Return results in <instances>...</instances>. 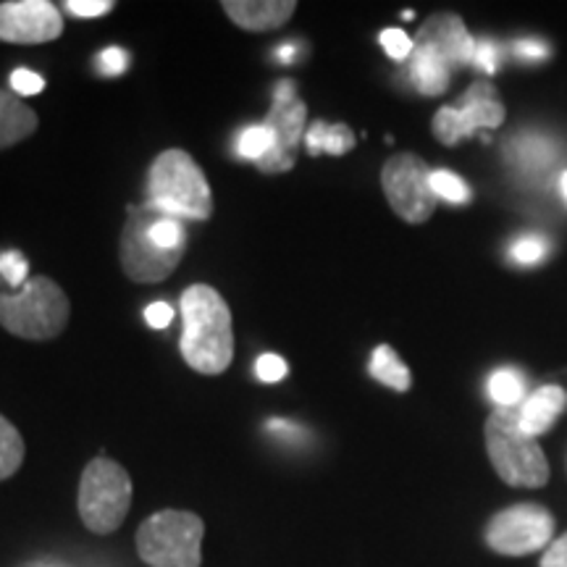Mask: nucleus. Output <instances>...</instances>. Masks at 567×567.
Returning <instances> with one entry per match:
<instances>
[{"mask_svg":"<svg viewBox=\"0 0 567 567\" xmlns=\"http://www.w3.org/2000/svg\"><path fill=\"white\" fill-rule=\"evenodd\" d=\"M221 9L245 32H271L295 17V0H224Z\"/></svg>","mask_w":567,"mask_h":567,"instance_id":"14","label":"nucleus"},{"mask_svg":"<svg viewBox=\"0 0 567 567\" xmlns=\"http://www.w3.org/2000/svg\"><path fill=\"white\" fill-rule=\"evenodd\" d=\"M27 274H30V264L19 250L0 252V276H3L6 284L21 289L27 284Z\"/></svg>","mask_w":567,"mask_h":567,"instance_id":"25","label":"nucleus"},{"mask_svg":"<svg viewBox=\"0 0 567 567\" xmlns=\"http://www.w3.org/2000/svg\"><path fill=\"white\" fill-rule=\"evenodd\" d=\"M431 189H434L436 200H444L450 205H465L471 200V187H467L463 176L446 172V168L431 172Z\"/></svg>","mask_w":567,"mask_h":567,"instance_id":"23","label":"nucleus"},{"mask_svg":"<svg viewBox=\"0 0 567 567\" xmlns=\"http://www.w3.org/2000/svg\"><path fill=\"white\" fill-rule=\"evenodd\" d=\"M559 189H563V195H565V200H567V172L563 174V179H559Z\"/></svg>","mask_w":567,"mask_h":567,"instance_id":"36","label":"nucleus"},{"mask_svg":"<svg viewBox=\"0 0 567 567\" xmlns=\"http://www.w3.org/2000/svg\"><path fill=\"white\" fill-rule=\"evenodd\" d=\"M486 389L496 408H520L526 400V375L515 368H499L488 375Z\"/></svg>","mask_w":567,"mask_h":567,"instance_id":"20","label":"nucleus"},{"mask_svg":"<svg viewBox=\"0 0 567 567\" xmlns=\"http://www.w3.org/2000/svg\"><path fill=\"white\" fill-rule=\"evenodd\" d=\"M502 63V45L494 40H476V55H473V66H478L486 74H494Z\"/></svg>","mask_w":567,"mask_h":567,"instance_id":"27","label":"nucleus"},{"mask_svg":"<svg viewBox=\"0 0 567 567\" xmlns=\"http://www.w3.org/2000/svg\"><path fill=\"white\" fill-rule=\"evenodd\" d=\"M538 567H567V534L557 536L555 542L544 549V557Z\"/></svg>","mask_w":567,"mask_h":567,"instance_id":"34","label":"nucleus"},{"mask_svg":"<svg viewBox=\"0 0 567 567\" xmlns=\"http://www.w3.org/2000/svg\"><path fill=\"white\" fill-rule=\"evenodd\" d=\"M255 373H258V379L266 381V384H276V381H281L284 375L289 373V365L287 360L279 358V354L268 352L258 358V363H255Z\"/></svg>","mask_w":567,"mask_h":567,"instance_id":"28","label":"nucleus"},{"mask_svg":"<svg viewBox=\"0 0 567 567\" xmlns=\"http://www.w3.org/2000/svg\"><path fill=\"white\" fill-rule=\"evenodd\" d=\"M408 74L413 87L421 92V95H442V92L450 87L452 80V66L444 59H439L436 53H431L429 48L415 45L413 55L408 61Z\"/></svg>","mask_w":567,"mask_h":567,"instance_id":"17","label":"nucleus"},{"mask_svg":"<svg viewBox=\"0 0 567 567\" xmlns=\"http://www.w3.org/2000/svg\"><path fill=\"white\" fill-rule=\"evenodd\" d=\"M174 321V308L168 302H151L145 308V323L151 326V329H168Z\"/></svg>","mask_w":567,"mask_h":567,"instance_id":"33","label":"nucleus"},{"mask_svg":"<svg viewBox=\"0 0 567 567\" xmlns=\"http://www.w3.org/2000/svg\"><path fill=\"white\" fill-rule=\"evenodd\" d=\"M567 408V392L563 386L547 384L538 386L534 394H528L523 400V405L517 408V425H520L523 434L538 439L542 434L555 425V421L563 415Z\"/></svg>","mask_w":567,"mask_h":567,"instance_id":"15","label":"nucleus"},{"mask_svg":"<svg viewBox=\"0 0 567 567\" xmlns=\"http://www.w3.org/2000/svg\"><path fill=\"white\" fill-rule=\"evenodd\" d=\"M513 51H515L517 59H523V61H544V59H549V45L544 40H538V38L515 40Z\"/></svg>","mask_w":567,"mask_h":567,"instance_id":"32","label":"nucleus"},{"mask_svg":"<svg viewBox=\"0 0 567 567\" xmlns=\"http://www.w3.org/2000/svg\"><path fill=\"white\" fill-rule=\"evenodd\" d=\"M71 305L48 276H32L19 292H0V326L19 339L48 342L69 326Z\"/></svg>","mask_w":567,"mask_h":567,"instance_id":"3","label":"nucleus"},{"mask_svg":"<svg viewBox=\"0 0 567 567\" xmlns=\"http://www.w3.org/2000/svg\"><path fill=\"white\" fill-rule=\"evenodd\" d=\"M63 34V17L48 0L0 3V40L11 45H42Z\"/></svg>","mask_w":567,"mask_h":567,"instance_id":"12","label":"nucleus"},{"mask_svg":"<svg viewBox=\"0 0 567 567\" xmlns=\"http://www.w3.org/2000/svg\"><path fill=\"white\" fill-rule=\"evenodd\" d=\"M63 9L80 19H97L113 11V0H66Z\"/></svg>","mask_w":567,"mask_h":567,"instance_id":"30","label":"nucleus"},{"mask_svg":"<svg viewBox=\"0 0 567 567\" xmlns=\"http://www.w3.org/2000/svg\"><path fill=\"white\" fill-rule=\"evenodd\" d=\"M205 523L187 509H163L137 528L140 559L151 567H200Z\"/></svg>","mask_w":567,"mask_h":567,"instance_id":"5","label":"nucleus"},{"mask_svg":"<svg viewBox=\"0 0 567 567\" xmlns=\"http://www.w3.org/2000/svg\"><path fill=\"white\" fill-rule=\"evenodd\" d=\"M153 213L155 208L147 200L132 205L130 218H126L122 231V245H118L124 274L137 284H158L168 279L184 258V250H163V247L153 243Z\"/></svg>","mask_w":567,"mask_h":567,"instance_id":"7","label":"nucleus"},{"mask_svg":"<svg viewBox=\"0 0 567 567\" xmlns=\"http://www.w3.org/2000/svg\"><path fill=\"white\" fill-rule=\"evenodd\" d=\"M126 66H130V53L122 51V48H105V51L97 55V69L105 76H118L124 74Z\"/></svg>","mask_w":567,"mask_h":567,"instance_id":"31","label":"nucleus"},{"mask_svg":"<svg viewBox=\"0 0 567 567\" xmlns=\"http://www.w3.org/2000/svg\"><path fill=\"white\" fill-rule=\"evenodd\" d=\"M555 542V517L542 505H513L496 513L486 526V544L496 555L526 557Z\"/></svg>","mask_w":567,"mask_h":567,"instance_id":"9","label":"nucleus"},{"mask_svg":"<svg viewBox=\"0 0 567 567\" xmlns=\"http://www.w3.org/2000/svg\"><path fill=\"white\" fill-rule=\"evenodd\" d=\"M415 45L429 48L431 53L450 63L452 71L473 63V55H476V40L457 13H436L425 19L417 30Z\"/></svg>","mask_w":567,"mask_h":567,"instance_id":"13","label":"nucleus"},{"mask_svg":"<svg viewBox=\"0 0 567 567\" xmlns=\"http://www.w3.org/2000/svg\"><path fill=\"white\" fill-rule=\"evenodd\" d=\"M184 334L179 339L182 358L193 371L218 375L234 360L231 310L218 289L193 284L182 292Z\"/></svg>","mask_w":567,"mask_h":567,"instance_id":"1","label":"nucleus"},{"mask_svg":"<svg viewBox=\"0 0 567 567\" xmlns=\"http://www.w3.org/2000/svg\"><path fill=\"white\" fill-rule=\"evenodd\" d=\"M502 122H505V105L496 97L494 84L473 82L465 90L460 105L439 109L431 130H434L442 145L452 147L481 130H496V126H502Z\"/></svg>","mask_w":567,"mask_h":567,"instance_id":"10","label":"nucleus"},{"mask_svg":"<svg viewBox=\"0 0 567 567\" xmlns=\"http://www.w3.org/2000/svg\"><path fill=\"white\" fill-rule=\"evenodd\" d=\"M9 84L17 95H40V92L45 90V80H42L38 71H30V69L13 71Z\"/></svg>","mask_w":567,"mask_h":567,"instance_id":"29","label":"nucleus"},{"mask_svg":"<svg viewBox=\"0 0 567 567\" xmlns=\"http://www.w3.org/2000/svg\"><path fill=\"white\" fill-rule=\"evenodd\" d=\"M147 203L179 218V221H208L213 195L203 168L184 151H163L147 172Z\"/></svg>","mask_w":567,"mask_h":567,"instance_id":"2","label":"nucleus"},{"mask_svg":"<svg viewBox=\"0 0 567 567\" xmlns=\"http://www.w3.org/2000/svg\"><path fill=\"white\" fill-rule=\"evenodd\" d=\"M264 124L274 132V151L255 166L264 174H284L295 168L297 145L305 140V124H308V105L297 97L292 80L276 84L271 111Z\"/></svg>","mask_w":567,"mask_h":567,"instance_id":"11","label":"nucleus"},{"mask_svg":"<svg viewBox=\"0 0 567 567\" xmlns=\"http://www.w3.org/2000/svg\"><path fill=\"white\" fill-rule=\"evenodd\" d=\"M305 145H308L310 155H344L354 147V134L347 124L316 122L308 132H305Z\"/></svg>","mask_w":567,"mask_h":567,"instance_id":"19","label":"nucleus"},{"mask_svg":"<svg viewBox=\"0 0 567 567\" xmlns=\"http://www.w3.org/2000/svg\"><path fill=\"white\" fill-rule=\"evenodd\" d=\"M24 463V439L9 417L0 415V481L11 478Z\"/></svg>","mask_w":567,"mask_h":567,"instance_id":"21","label":"nucleus"},{"mask_svg":"<svg viewBox=\"0 0 567 567\" xmlns=\"http://www.w3.org/2000/svg\"><path fill=\"white\" fill-rule=\"evenodd\" d=\"M486 452L496 476L517 488H542L549 481V463L538 439L523 434L517 408H496L486 421Z\"/></svg>","mask_w":567,"mask_h":567,"instance_id":"4","label":"nucleus"},{"mask_svg":"<svg viewBox=\"0 0 567 567\" xmlns=\"http://www.w3.org/2000/svg\"><path fill=\"white\" fill-rule=\"evenodd\" d=\"M386 203L402 221L423 224L434 216L436 195L431 189V168L421 155L396 153L381 168Z\"/></svg>","mask_w":567,"mask_h":567,"instance_id":"8","label":"nucleus"},{"mask_svg":"<svg viewBox=\"0 0 567 567\" xmlns=\"http://www.w3.org/2000/svg\"><path fill=\"white\" fill-rule=\"evenodd\" d=\"M379 42L392 61H410L415 51V40L402 30H384L379 34Z\"/></svg>","mask_w":567,"mask_h":567,"instance_id":"26","label":"nucleus"},{"mask_svg":"<svg viewBox=\"0 0 567 567\" xmlns=\"http://www.w3.org/2000/svg\"><path fill=\"white\" fill-rule=\"evenodd\" d=\"M82 523L92 534L109 536L124 526L132 507V478L122 465L109 457L90 460L76 496Z\"/></svg>","mask_w":567,"mask_h":567,"instance_id":"6","label":"nucleus"},{"mask_svg":"<svg viewBox=\"0 0 567 567\" xmlns=\"http://www.w3.org/2000/svg\"><path fill=\"white\" fill-rule=\"evenodd\" d=\"M549 245L547 239L542 237H520L517 243L509 247V258L515 260L517 266H536L538 260L547 258Z\"/></svg>","mask_w":567,"mask_h":567,"instance_id":"24","label":"nucleus"},{"mask_svg":"<svg viewBox=\"0 0 567 567\" xmlns=\"http://www.w3.org/2000/svg\"><path fill=\"white\" fill-rule=\"evenodd\" d=\"M368 373H371L379 384L394 389V392H408L410 384H413L410 368L402 363L400 354H396L389 344L375 347L371 354V363H368Z\"/></svg>","mask_w":567,"mask_h":567,"instance_id":"18","label":"nucleus"},{"mask_svg":"<svg viewBox=\"0 0 567 567\" xmlns=\"http://www.w3.org/2000/svg\"><path fill=\"white\" fill-rule=\"evenodd\" d=\"M279 59L287 61V63L295 61V48H292V45H281V48H279Z\"/></svg>","mask_w":567,"mask_h":567,"instance_id":"35","label":"nucleus"},{"mask_svg":"<svg viewBox=\"0 0 567 567\" xmlns=\"http://www.w3.org/2000/svg\"><path fill=\"white\" fill-rule=\"evenodd\" d=\"M274 151V132L266 124L245 126L243 134L237 137V155L243 161L260 163L268 153Z\"/></svg>","mask_w":567,"mask_h":567,"instance_id":"22","label":"nucleus"},{"mask_svg":"<svg viewBox=\"0 0 567 567\" xmlns=\"http://www.w3.org/2000/svg\"><path fill=\"white\" fill-rule=\"evenodd\" d=\"M40 118L19 95L0 90V151L32 137Z\"/></svg>","mask_w":567,"mask_h":567,"instance_id":"16","label":"nucleus"}]
</instances>
